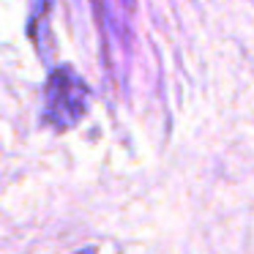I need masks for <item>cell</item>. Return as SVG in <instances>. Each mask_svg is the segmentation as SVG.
I'll list each match as a JSON object with an SVG mask.
<instances>
[{
	"label": "cell",
	"mask_w": 254,
	"mask_h": 254,
	"mask_svg": "<svg viewBox=\"0 0 254 254\" xmlns=\"http://www.w3.org/2000/svg\"><path fill=\"white\" fill-rule=\"evenodd\" d=\"M88 110V85L68 66L52 71L44 93V115L52 126H71Z\"/></svg>",
	"instance_id": "obj_1"
}]
</instances>
